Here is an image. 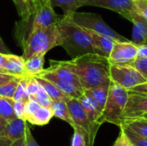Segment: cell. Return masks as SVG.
Here are the masks:
<instances>
[{"instance_id":"6da1fadb","label":"cell","mask_w":147,"mask_h":146,"mask_svg":"<svg viewBox=\"0 0 147 146\" xmlns=\"http://www.w3.org/2000/svg\"><path fill=\"white\" fill-rule=\"evenodd\" d=\"M64 62L78 77L84 90L111 83L109 58L87 53Z\"/></svg>"},{"instance_id":"7a4b0ae2","label":"cell","mask_w":147,"mask_h":146,"mask_svg":"<svg viewBox=\"0 0 147 146\" xmlns=\"http://www.w3.org/2000/svg\"><path fill=\"white\" fill-rule=\"evenodd\" d=\"M57 26L62 39L60 46L71 59L87 53H96L89 34L75 22L72 13L61 16Z\"/></svg>"},{"instance_id":"3957f363","label":"cell","mask_w":147,"mask_h":146,"mask_svg":"<svg viewBox=\"0 0 147 146\" xmlns=\"http://www.w3.org/2000/svg\"><path fill=\"white\" fill-rule=\"evenodd\" d=\"M61 16L58 15L54 11L50 2L41 3L36 10L27 19L18 21L14 28V36L19 46H22L27 38L34 31L57 24Z\"/></svg>"},{"instance_id":"277c9868","label":"cell","mask_w":147,"mask_h":146,"mask_svg":"<svg viewBox=\"0 0 147 146\" xmlns=\"http://www.w3.org/2000/svg\"><path fill=\"white\" fill-rule=\"evenodd\" d=\"M62 39L57 24L40 28L32 33L21 46L22 58L45 56L51 49L61 46Z\"/></svg>"},{"instance_id":"5b68a950","label":"cell","mask_w":147,"mask_h":146,"mask_svg":"<svg viewBox=\"0 0 147 146\" xmlns=\"http://www.w3.org/2000/svg\"><path fill=\"white\" fill-rule=\"evenodd\" d=\"M129 91L118 83L111 82L107 102L102 112L104 122H109L119 126L122 113L128 100Z\"/></svg>"},{"instance_id":"8992f818","label":"cell","mask_w":147,"mask_h":146,"mask_svg":"<svg viewBox=\"0 0 147 146\" xmlns=\"http://www.w3.org/2000/svg\"><path fill=\"white\" fill-rule=\"evenodd\" d=\"M73 20L77 24L84 28H88L96 33L107 35L113 38L115 40L121 42L130 41L124 36L118 34L113 28H111L98 14L90 13V12H74L72 13Z\"/></svg>"},{"instance_id":"52a82bcc","label":"cell","mask_w":147,"mask_h":146,"mask_svg":"<svg viewBox=\"0 0 147 146\" xmlns=\"http://www.w3.org/2000/svg\"><path fill=\"white\" fill-rule=\"evenodd\" d=\"M66 103L75 125L74 127H78L81 129L86 136L89 146H93L100 126L93 124L90 121L78 98H71Z\"/></svg>"},{"instance_id":"ba28073f","label":"cell","mask_w":147,"mask_h":146,"mask_svg":"<svg viewBox=\"0 0 147 146\" xmlns=\"http://www.w3.org/2000/svg\"><path fill=\"white\" fill-rule=\"evenodd\" d=\"M110 78L112 82L120 84L128 90L147 82L146 78L130 65L111 64Z\"/></svg>"},{"instance_id":"9c48e42d","label":"cell","mask_w":147,"mask_h":146,"mask_svg":"<svg viewBox=\"0 0 147 146\" xmlns=\"http://www.w3.org/2000/svg\"><path fill=\"white\" fill-rule=\"evenodd\" d=\"M84 6H96L113 10L130 22L136 11L134 0H85Z\"/></svg>"},{"instance_id":"30bf717a","label":"cell","mask_w":147,"mask_h":146,"mask_svg":"<svg viewBox=\"0 0 147 146\" xmlns=\"http://www.w3.org/2000/svg\"><path fill=\"white\" fill-rule=\"evenodd\" d=\"M139 46L132 40L127 42L116 41L110 52L109 59L111 64L131 65L138 57Z\"/></svg>"},{"instance_id":"8fae6325","label":"cell","mask_w":147,"mask_h":146,"mask_svg":"<svg viewBox=\"0 0 147 146\" xmlns=\"http://www.w3.org/2000/svg\"><path fill=\"white\" fill-rule=\"evenodd\" d=\"M146 114L147 94L129 91L128 100L122 113L121 121L124 120L140 118Z\"/></svg>"},{"instance_id":"7c38bea8","label":"cell","mask_w":147,"mask_h":146,"mask_svg":"<svg viewBox=\"0 0 147 146\" xmlns=\"http://www.w3.org/2000/svg\"><path fill=\"white\" fill-rule=\"evenodd\" d=\"M53 117L51 108L40 106L34 100L29 99L26 103V121L34 126H45Z\"/></svg>"},{"instance_id":"4fadbf2b","label":"cell","mask_w":147,"mask_h":146,"mask_svg":"<svg viewBox=\"0 0 147 146\" xmlns=\"http://www.w3.org/2000/svg\"><path fill=\"white\" fill-rule=\"evenodd\" d=\"M87 33L89 34L93 47L95 49V52L96 54L109 58L110 55V52L114 47V45L116 41L111 37H109L107 35L96 33L95 31H92L88 28H84Z\"/></svg>"},{"instance_id":"5bb4252c","label":"cell","mask_w":147,"mask_h":146,"mask_svg":"<svg viewBox=\"0 0 147 146\" xmlns=\"http://www.w3.org/2000/svg\"><path fill=\"white\" fill-rule=\"evenodd\" d=\"M131 22L134 24L132 42L138 46L147 45V21L137 11V9L133 14Z\"/></svg>"},{"instance_id":"9a60e30c","label":"cell","mask_w":147,"mask_h":146,"mask_svg":"<svg viewBox=\"0 0 147 146\" xmlns=\"http://www.w3.org/2000/svg\"><path fill=\"white\" fill-rule=\"evenodd\" d=\"M80 103L82 104L85 113L87 114L89 119L90 121L98 126H101L102 124L104 123L103 118H102V112L98 107L97 103L88 95L84 93L79 98H78Z\"/></svg>"},{"instance_id":"2e32d148","label":"cell","mask_w":147,"mask_h":146,"mask_svg":"<svg viewBox=\"0 0 147 146\" xmlns=\"http://www.w3.org/2000/svg\"><path fill=\"white\" fill-rule=\"evenodd\" d=\"M26 126L27 121L25 120L16 118L7 123L5 128L0 133V136L8 139L11 142H14L25 136Z\"/></svg>"},{"instance_id":"e0dca14e","label":"cell","mask_w":147,"mask_h":146,"mask_svg":"<svg viewBox=\"0 0 147 146\" xmlns=\"http://www.w3.org/2000/svg\"><path fill=\"white\" fill-rule=\"evenodd\" d=\"M25 59L22 56H17L12 53L8 55V59L3 66L6 73L13 75L17 77H27L24 70Z\"/></svg>"},{"instance_id":"ac0fdd59","label":"cell","mask_w":147,"mask_h":146,"mask_svg":"<svg viewBox=\"0 0 147 146\" xmlns=\"http://www.w3.org/2000/svg\"><path fill=\"white\" fill-rule=\"evenodd\" d=\"M35 78L38 81V83L43 87V89L46 90V92L48 94V96L51 97L53 101H63V102H67L71 99L69 96H67L62 90H60L51 81L45 79L43 77H35Z\"/></svg>"},{"instance_id":"d6986e66","label":"cell","mask_w":147,"mask_h":146,"mask_svg":"<svg viewBox=\"0 0 147 146\" xmlns=\"http://www.w3.org/2000/svg\"><path fill=\"white\" fill-rule=\"evenodd\" d=\"M20 20H27L40 6V0H13Z\"/></svg>"},{"instance_id":"ffe728a7","label":"cell","mask_w":147,"mask_h":146,"mask_svg":"<svg viewBox=\"0 0 147 146\" xmlns=\"http://www.w3.org/2000/svg\"><path fill=\"white\" fill-rule=\"evenodd\" d=\"M45 56H34L25 59L24 70L27 77H34L44 70Z\"/></svg>"},{"instance_id":"44dd1931","label":"cell","mask_w":147,"mask_h":146,"mask_svg":"<svg viewBox=\"0 0 147 146\" xmlns=\"http://www.w3.org/2000/svg\"><path fill=\"white\" fill-rule=\"evenodd\" d=\"M109 87H110V84H104V85L97 86V87L84 90V93L88 95L89 96H90L97 103L102 112H103V109L107 102Z\"/></svg>"},{"instance_id":"7402d4cb","label":"cell","mask_w":147,"mask_h":146,"mask_svg":"<svg viewBox=\"0 0 147 146\" xmlns=\"http://www.w3.org/2000/svg\"><path fill=\"white\" fill-rule=\"evenodd\" d=\"M51 109L53 111V116L57 117L66 123H68L72 128L75 126L73 120L71 118L70 110L68 108L67 103L63 101H53Z\"/></svg>"},{"instance_id":"603a6c76","label":"cell","mask_w":147,"mask_h":146,"mask_svg":"<svg viewBox=\"0 0 147 146\" xmlns=\"http://www.w3.org/2000/svg\"><path fill=\"white\" fill-rule=\"evenodd\" d=\"M51 5L62 9L64 15L76 12L78 8L85 5V0H49Z\"/></svg>"},{"instance_id":"cb8c5ba5","label":"cell","mask_w":147,"mask_h":146,"mask_svg":"<svg viewBox=\"0 0 147 146\" xmlns=\"http://www.w3.org/2000/svg\"><path fill=\"white\" fill-rule=\"evenodd\" d=\"M120 125L126 126L131 130L140 134V136L147 139V120L144 118H134L129 120H124L121 121ZM119 125V126H120Z\"/></svg>"},{"instance_id":"d4e9b609","label":"cell","mask_w":147,"mask_h":146,"mask_svg":"<svg viewBox=\"0 0 147 146\" xmlns=\"http://www.w3.org/2000/svg\"><path fill=\"white\" fill-rule=\"evenodd\" d=\"M0 116H2L7 122L17 118L14 109L13 99L0 97Z\"/></svg>"},{"instance_id":"484cf974","label":"cell","mask_w":147,"mask_h":146,"mask_svg":"<svg viewBox=\"0 0 147 146\" xmlns=\"http://www.w3.org/2000/svg\"><path fill=\"white\" fill-rule=\"evenodd\" d=\"M20 79H21L20 77L15 78L7 83L1 84L0 85V97L13 99V96L15 95V92H16V87L18 85Z\"/></svg>"},{"instance_id":"4316f807","label":"cell","mask_w":147,"mask_h":146,"mask_svg":"<svg viewBox=\"0 0 147 146\" xmlns=\"http://www.w3.org/2000/svg\"><path fill=\"white\" fill-rule=\"evenodd\" d=\"M119 127L120 129L124 131V133H126V135L127 136V138L129 139V140L131 141L134 146H147L146 138L140 136V134L136 133L135 132H134L133 130H131L129 127L126 126L120 125Z\"/></svg>"},{"instance_id":"83f0119b","label":"cell","mask_w":147,"mask_h":146,"mask_svg":"<svg viewBox=\"0 0 147 146\" xmlns=\"http://www.w3.org/2000/svg\"><path fill=\"white\" fill-rule=\"evenodd\" d=\"M30 98L34 100L40 106L47 107V108H51L52 103H53V100L51 99V97L48 96V94L46 92V90L43 89V87L40 84V88H39L38 91L36 92V94L34 95Z\"/></svg>"},{"instance_id":"f1b7e54d","label":"cell","mask_w":147,"mask_h":146,"mask_svg":"<svg viewBox=\"0 0 147 146\" xmlns=\"http://www.w3.org/2000/svg\"><path fill=\"white\" fill-rule=\"evenodd\" d=\"M26 79H27V77H23V78L20 79L18 85L16 87L15 95L13 96L14 101L22 100V101L28 102L30 99V97L27 92V89H26Z\"/></svg>"},{"instance_id":"f546056e","label":"cell","mask_w":147,"mask_h":146,"mask_svg":"<svg viewBox=\"0 0 147 146\" xmlns=\"http://www.w3.org/2000/svg\"><path fill=\"white\" fill-rule=\"evenodd\" d=\"M73 130L74 133L71 146H89L84 133L78 127H74Z\"/></svg>"},{"instance_id":"4dcf8cb0","label":"cell","mask_w":147,"mask_h":146,"mask_svg":"<svg viewBox=\"0 0 147 146\" xmlns=\"http://www.w3.org/2000/svg\"><path fill=\"white\" fill-rule=\"evenodd\" d=\"M130 65L135 68L147 79V58L138 56Z\"/></svg>"},{"instance_id":"1f68e13d","label":"cell","mask_w":147,"mask_h":146,"mask_svg":"<svg viewBox=\"0 0 147 146\" xmlns=\"http://www.w3.org/2000/svg\"><path fill=\"white\" fill-rule=\"evenodd\" d=\"M40 88V83L35 77H27L26 79V89L29 97H32L36 94Z\"/></svg>"},{"instance_id":"d6a6232c","label":"cell","mask_w":147,"mask_h":146,"mask_svg":"<svg viewBox=\"0 0 147 146\" xmlns=\"http://www.w3.org/2000/svg\"><path fill=\"white\" fill-rule=\"evenodd\" d=\"M26 103L27 102L22 100L14 101V109L16 117L25 120H26Z\"/></svg>"},{"instance_id":"836d02e7","label":"cell","mask_w":147,"mask_h":146,"mask_svg":"<svg viewBox=\"0 0 147 146\" xmlns=\"http://www.w3.org/2000/svg\"><path fill=\"white\" fill-rule=\"evenodd\" d=\"M113 146H134L123 130L121 129L120 134Z\"/></svg>"},{"instance_id":"e575fe53","label":"cell","mask_w":147,"mask_h":146,"mask_svg":"<svg viewBox=\"0 0 147 146\" xmlns=\"http://www.w3.org/2000/svg\"><path fill=\"white\" fill-rule=\"evenodd\" d=\"M137 11L147 21V0H134Z\"/></svg>"},{"instance_id":"d590c367","label":"cell","mask_w":147,"mask_h":146,"mask_svg":"<svg viewBox=\"0 0 147 146\" xmlns=\"http://www.w3.org/2000/svg\"><path fill=\"white\" fill-rule=\"evenodd\" d=\"M25 140H26V145L27 146H40L37 141L35 140L29 126H26V130H25Z\"/></svg>"},{"instance_id":"8d00e7d4","label":"cell","mask_w":147,"mask_h":146,"mask_svg":"<svg viewBox=\"0 0 147 146\" xmlns=\"http://www.w3.org/2000/svg\"><path fill=\"white\" fill-rule=\"evenodd\" d=\"M129 91H133V92H139V93H145L147 94V82L142 83V84H140V85H137L132 89H129Z\"/></svg>"},{"instance_id":"74e56055","label":"cell","mask_w":147,"mask_h":146,"mask_svg":"<svg viewBox=\"0 0 147 146\" xmlns=\"http://www.w3.org/2000/svg\"><path fill=\"white\" fill-rule=\"evenodd\" d=\"M15 78H18L17 77H15L13 75H10V74H8V73H2L0 72V85L4 83H7L12 79H15ZM22 78V77H20Z\"/></svg>"},{"instance_id":"f35d334b","label":"cell","mask_w":147,"mask_h":146,"mask_svg":"<svg viewBox=\"0 0 147 146\" xmlns=\"http://www.w3.org/2000/svg\"><path fill=\"white\" fill-rule=\"evenodd\" d=\"M138 56L147 58V45L140 46L138 49Z\"/></svg>"},{"instance_id":"ab89813d","label":"cell","mask_w":147,"mask_h":146,"mask_svg":"<svg viewBox=\"0 0 147 146\" xmlns=\"http://www.w3.org/2000/svg\"><path fill=\"white\" fill-rule=\"evenodd\" d=\"M0 52H3V53H7V54H9L11 53L9 49L8 48V46L4 44L3 40H2L1 36H0Z\"/></svg>"},{"instance_id":"60d3db41","label":"cell","mask_w":147,"mask_h":146,"mask_svg":"<svg viewBox=\"0 0 147 146\" xmlns=\"http://www.w3.org/2000/svg\"><path fill=\"white\" fill-rule=\"evenodd\" d=\"M8 55L7 53H3V52H0V69H3V66L8 59ZM6 72V71H5Z\"/></svg>"},{"instance_id":"b9f144b4","label":"cell","mask_w":147,"mask_h":146,"mask_svg":"<svg viewBox=\"0 0 147 146\" xmlns=\"http://www.w3.org/2000/svg\"><path fill=\"white\" fill-rule=\"evenodd\" d=\"M10 146H27L26 145V140H25V136L18 140H16L12 142Z\"/></svg>"},{"instance_id":"7bdbcfd3","label":"cell","mask_w":147,"mask_h":146,"mask_svg":"<svg viewBox=\"0 0 147 146\" xmlns=\"http://www.w3.org/2000/svg\"><path fill=\"white\" fill-rule=\"evenodd\" d=\"M7 123H8V122H7L2 116H0V133H1L3 131V129L5 128Z\"/></svg>"},{"instance_id":"ee69618b","label":"cell","mask_w":147,"mask_h":146,"mask_svg":"<svg viewBox=\"0 0 147 146\" xmlns=\"http://www.w3.org/2000/svg\"><path fill=\"white\" fill-rule=\"evenodd\" d=\"M140 118H144V119H146V120H147V114H144V115H143L142 117H140Z\"/></svg>"},{"instance_id":"f6af8a7d","label":"cell","mask_w":147,"mask_h":146,"mask_svg":"<svg viewBox=\"0 0 147 146\" xmlns=\"http://www.w3.org/2000/svg\"><path fill=\"white\" fill-rule=\"evenodd\" d=\"M0 72H2V73H6V72H5V71H4V70H3V69H0Z\"/></svg>"},{"instance_id":"bcb514c9","label":"cell","mask_w":147,"mask_h":146,"mask_svg":"<svg viewBox=\"0 0 147 146\" xmlns=\"http://www.w3.org/2000/svg\"><path fill=\"white\" fill-rule=\"evenodd\" d=\"M41 3H46V2H47V1H49V0H40Z\"/></svg>"}]
</instances>
